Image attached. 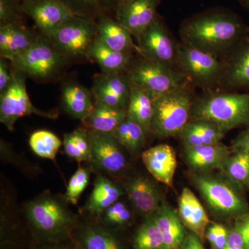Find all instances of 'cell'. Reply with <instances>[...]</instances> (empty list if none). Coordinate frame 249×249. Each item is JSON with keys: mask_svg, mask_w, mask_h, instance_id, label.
I'll return each mask as SVG.
<instances>
[{"mask_svg": "<svg viewBox=\"0 0 249 249\" xmlns=\"http://www.w3.org/2000/svg\"><path fill=\"white\" fill-rule=\"evenodd\" d=\"M27 76L12 68V78L0 94V122L8 130H14L16 121L31 114L55 119L57 114L37 109L31 103L26 88Z\"/></svg>", "mask_w": 249, "mask_h": 249, "instance_id": "cell-8", "label": "cell"}, {"mask_svg": "<svg viewBox=\"0 0 249 249\" xmlns=\"http://www.w3.org/2000/svg\"><path fill=\"white\" fill-rule=\"evenodd\" d=\"M91 145L93 160L101 169L107 173L122 171L127 164V159L122 145L112 133L88 131Z\"/></svg>", "mask_w": 249, "mask_h": 249, "instance_id": "cell-15", "label": "cell"}, {"mask_svg": "<svg viewBox=\"0 0 249 249\" xmlns=\"http://www.w3.org/2000/svg\"><path fill=\"white\" fill-rule=\"evenodd\" d=\"M95 104H103L127 110L130 83L127 73L102 72L93 78L92 88Z\"/></svg>", "mask_w": 249, "mask_h": 249, "instance_id": "cell-11", "label": "cell"}, {"mask_svg": "<svg viewBox=\"0 0 249 249\" xmlns=\"http://www.w3.org/2000/svg\"><path fill=\"white\" fill-rule=\"evenodd\" d=\"M18 1H19V2L21 3H26V2H30V1H40V0H18Z\"/></svg>", "mask_w": 249, "mask_h": 249, "instance_id": "cell-48", "label": "cell"}, {"mask_svg": "<svg viewBox=\"0 0 249 249\" xmlns=\"http://www.w3.org/2000/svg\"><path fill=\"white\" fill-rule=\"evenodd\" d=\"M68 60L45 36H41L25 52L10 62L14 70L37 81H47L58 76Z\"/></svg>", "mask_w": 249, "mask_h": 249, "instance_id": "cell-5", "label": "cell"}, {"mask_svg": "<svg viewBox=\"0 0 249 249\" xmlns=\"http://www.w3.org/2000/svg\"><path fill=\"white\" fill-rule=\"evenodd\" d=\"M26 16L33 19L42 35L49 37L63 23L76 16L59 0H40L23 3Z\"/></svg>", "mask_w": 249, "mask_h": 249, "instance_id": "cell-14", "label": "cell"}, {"mask_svg": "<svg viewBox=\"0 0 249 249\" xmlns=\"http://www.w3.org/2000/svg\"><path fill=\"white\" fill-rule=\"evenodd\" d=\"M233 152L244 151L249 154V129L241 132L232 142Z\"/></svg>", "mask_w": 249, "mask_h": 249, "instance_id": "cell-44", "label": "cell"}, {"mask_svg": "<svg viewBox=\"0 0 249 249\" xmlns=\"http://www.w3.org/2000/svg\"><path fill=\"white\" fill-rule=\"evenodd\" d=\"M248 186L249 187V183Z\"/></svg>", "mask_w": 249, "mask_h": 249, "instance_id": "cell-50", "label": "cell"}, {"mask_svg": "<svg viewBox=\"0 0 249 249\" xmlns=\"http://www.w3.org/2000/svg\"><path fill=\"white\" fill-rule=\"evenodd\" d=\"M193 181L210 211L219 218L238 217L249 212L241 187L224 174L196 173Z\"/></svg>", "mask_w": 249, "mask_h": 249, "instance_id": "cell-2", "label": "cell"}, {"mask_svg": "<svg viewBox=\"0 0 249 249\" xmlns=\"http://www.w3.org/2000/svg\"><path fill=\"white\" fill-rule=\"evenodd\" d=\"M124 188L135 209L147 217L152 215L163 201L157 186L144 177L130 178Z\"/></svg>", "mask_w": 249, "mask_h": 249, "instance_id": "cell-20", "label": "cell"}, {"mask_svg": "<svg viewBox=\"0 0 249 249\" xmlns=\"http://www.w3.org/2000/svg\"><path fill=\"white\" fill-rule=\"evenodd\" d=\"M127 116L124 109L94 103L93 110L83 123L91 130L112 133Z\"/></svg>", "mask_w": 249, "mask_h": 249, "instance_id": "cell-28", "label": "cell"}, {"mask_svg": "<svg viewBox=\"0 0 249 249\" xmlns=\"http://www.w3.org/2000/svg\"><path fill=\"white\" fill-rule=\"evenodd\" d=\"M235 227L242 235L246 248L249 249V211L237 217Z\"/></svg>", "mask_w": 249, "mask_h": 249, "instance_id": "cell-41", "label": "cell"}, {"mask_svg": "<svg viewBox=\"0 0 249 249\" xmlns=\"http://www.w3.org/2000/svg\"><path fill=\"white\" fill-rule=\"evenodd\" d=\"M112 134L123 147L133 153L142 148L146 134L142 126L128 116Z\"/></svg>", "mask_w": 249, "mask_h": 249, "instance_id": "cell-32", "label": "cell"}, {"mask_svg": "<svg viewBox=\"0 0 249 249\" xmlns=\"http://www.w3.org/2000/svg\"><path fill=\"white\" fill-rule=\"evenodd\" d=\"M97 37L96 22L74 16L59 27L47 38L67 60L88 59L89 49Z\"/></svg>", "mask_w": 249, "mask_h": 249, "instance_id": "cell-7", "label": "cell"}, {"mask_svg": "<svg viewBox=\"0 0 249 249\" xmlns=\"http://www.w3.org/2000/svg\"><path fill=\"white\" fill-rule=\"evenodd\" d=\"M193 119L215 123L226 132L249 125V92L215 93L199 100L193 109Z\"/></svg>", "mask_w": 249, "mask_h": 249, "instance_id": "cell-4", "label": "cell"}, {"mask_svg": "<svg viewBox=\"0 0 249 249\" xmlns=\"http://www.w3.org/2000/svg\"><path fill=\"white\" fill-rule=\"evenodd\" d=\"M240 1L245 7L249 9V0H240Z\"/></svg>", "mask_w": 249, "mask_h": 249, "instance_id": "cell-47", "label": "cell"}, {"mask_svg": "<svg viewBox=\"0 0 249 249\" xmlns=\"http://www.w3.org/2000/svg\"><path fill=\"white\" fill-rule=\"evenodd\" d=\"M60 244H47V245H45V247H42V249H71L69 248V247H65V246L60 245Z\"/></svg>", "mask_w": 249, "mask_h": 249, "instance_id": "cell-46", "label": "cell"}, {"mask_svg": "<svg viewBox=\"0 0 249 249\" xmlns=\"http://www.w3.org/2000/svg\"><path fill=\"white\" fill-rule=\"evenodd\" d=\"M89 180V172L86 168L79 167L69 181L65 199L73 205H77L80 196L88 186Z\"/></svg>", "mask_w": 249, "mask_h": 249, "instance_id": "cell-37", "label": "cell"}, {"mask_svg": "<svg viewBox=\"0 0 249 249\" xmlns=\"http://www.w3.org/2000/svg\"><path fill=\"white\" fill-rule=\"evenodd\" d=\"M152 216L163 236L164 249H181L187 235L178 211L163 199Z\"/></svg>", "mask_w": 249, "mask_h": 249, "instance_id": "cell-19", "label": "cell"}, {"mask_svg": "<svg viewBox=\"0 0 249 249\" xmlns=\"http://www.w3.org/2000/svg\"><path fill=\"white\" fill-rule=\"evenodd\" d=\"M130 1V0H117V6L118 5L124 4V3L127 2V1ZM117 7V6H116Z\"/></svg>", "mask_w": 249, "mask_h": 249, "instance_id": "cell-49", "label": "cell"}, {"mask_svg": "<svg viewBox=\"0 0 249 249\" xmlns=\"http://www.w3.org/2000/svg\"><path fill=\"white\" fill-rule=\"evenodd\" d=\"M81 249H122L119 240L108 229L98 226H86L78 235Z\"/></svg>", "mask_w": 249, "mask_h": 249, "instance_id": "cell-30", "label": "cell"}, {"mask_svg": "<svg viewBox=\"0 0 249 249\" xmlns=\"http://www.w3.org/2000/svg\"><path fill=\"white\" fill-rule=\"evenodd\" d=\"M227 83L236 88H249V34L236 45L227 67Z\"/></svg>", "mask_w": 249, "mask_h": 249, "instance_id": "cell-26", "label": "cell"}, {"mask_svg": "<svg viewBox=\"0 0 249 249\" xmlns=\"http://www.w3.org/2000/svg\"><path fill=\"white\" fill-rule=\"evenodd\" d=\"M134 249H164L163 236L152 215L139 228L133 242Z\"/></svg>", "mask_w": 249, "mask_h": 249, "instance_id": "cell-35", "label": "cell"}, {"mask_svg": "<svg viewBox=\"0 0 249 249\" xmlns=\"http://www.w3.org/2000/svg\"><path fill=\"white\" fill-rule=\"evenodd\" d=\"M103 222L109 227H120L129 222L131 213L124 203L116 201L103 213Z\"/></svg>", "mask_w": 249, "mask_h": 249, "instance_id": "cell-39", "label": "cell"}, {"mask_svg": "<svg viewBox=\"0 0 249 249\" xmlns=\"http://www.w3.org/2000/svg\"><path fill=\"white\" fill-rule=\"evenodd\" d=\"M26 214L36 236L44 243H61L70 237L75 227L73 215L50 196L30 201L26 207Z\"/></svg>", "mask_w": 249, "mask_h": 249, "instance_id": "cell-3", "label": "cell"}, {"mask_svg": "<svg viewBox=\"0 0 249 249\" xmlns=\"http://www.w3.org/2000/svg\"><path fill=\"white\" fill-rule=\"evenodd\" d=\"M178 213L185 227L204 240L209 225V216L200 201L188 188H183L178 197Z\"/></svg>", "mask_w": 249, "mask_h": 249, "instance_id": "cell-18", "label": "cell"}, {"mask_svg": "<svg viewBox=\"0 0 249 249\" xmlns=\"http://www.w3.org/2000/svg\"><path fill=\"white\" fill-rule=\"evenodd\" d=\"M229 231L220 224H213L206 229L205 237L213 249H223L227 245Z\"/></svg>", "mask_w": 249, "mask_h": 249, "instance_id": "cell-40", "label": "cell"}, {"mask_svg": "<svg viewBox=\"0 0 249 249\" xmlns=\"http://www.w3.org/2000/svg\"><path fill=\"white\" fill-rule=\"evenodd\" d=\"M97 36L107 47L124 53H131L134 45L132 36L125 28L110 16H103L96 22Z\"/></svg>", "mask_w": 249, "mask_h": 249, "instance_id": "cell-22", "label": "cell"}, {"mask_svg": "<svg viewBox=\"0 0 249 249\" xmlns=\"http://www.w3.org/2000/svg\"><path fill=\"white\" fill-rule=\"evenodd\" d=\"M181 249H205L202 245V240L196 234L191 232L185 238Z\"/></svg>", "mask_w": 249, "mask_h": 249, "instance_id": "cell-45", "label": "cell"}, {"mask_svg": "<svg viewBox=\"0 0 249 249\" xmlns=\"http://www.w3.org/2000/svg\"><path fill=\"white\" fill-rule=\"evenodd\" d=\"M9 60L1 58L0 60V92L9 84L12 78V70H10Z\"/></svg>", "mask_w": 249, "mask_h": 249, "instance_id": "cell-43", "label": "cell"}, {"mask_svg": "<svg viewBox=\"0 0 249 249\" xmlns=\"http://www.w3.org/2000/svg\"><path fill=\"white\" fill-rule=\"evenodd\" d=\"M76 16L97 22L103 16L115 18L117 0H59ZM113 18V17H112Z\"/></svg>", "mask_w": 249, "mask_h": 249, "instance_id": "cell-29", "label": "cell"}, {"mask_svg": "<svg viewBox=\"0 0 249 249\" xmlns=\"http://www.w3.org/2000/svg\"><path fill=\"white\" fill-rule=\"evenodd\" d=\"M223 163L220 170L222 174L240 186L249 183V154L244 151H235Z\"/></svg>", "mask_w": 249, "mask_h": 249, "instance_id": "cell-34", "label": "cell"}, {"mask_svg": "<svg viewBox=\"0 0 249 249\" xmlns=\"http://www.w3.org/2000/svg\"><path fill=\"white\" fill-rule=\"evenodd\" d=\"M180 65L191 77L201 84L216 80L222 71L220 62L214 54L185 45L177 49Z\"/></svg>", "mask_w": 249, "mask_h": 249, "instance_id": "cell-12", "label": "cell"}, {"mask_svg": "<svg viewBox=\"0 0 249 249\" xmlns=\"http://www.w3.org/2000/svg\"><path fill=\"white\" fill-rule=\"evenodd\" d=\"M160 0H130L118 5L115 19L138 41L157 17Z\"/></svg>", "mask_w": 249, "mask_h": 249, "instance_id": "cell-13", "label": "cell"}, {"mask_svg": "<svg viewBox=\"0 0 249 249\" xmlns=\"http://www.w3.org/2000/svg\"><path fill=\"white\" fill-rule=\"evenodd\" d=\"M130 81L155 98L183 88L181 76L170 67L145 58L127 71Z\"/></svg>", "mask_w": 249, "mask_h": 249, "instance_id": "cell-9", "label": "cell"}, {"mask_svg": "<svg viewBox=\"0 0 249 249\" xmlns=\"http://www.w3.org/2000/svg\"><path fill=\"white\" fill-rule=\"evenodd\" d=\"M181 32L186 45L214 54L237 45L249 29L236 15L213 11L188 21Z\"/></svg>", "mask_w": 249, "mask_h": 249, "instance_id": "cell-1", "label": "cell"}, {"mask_svg": "<svg viewBox=\"0 0 249 249\" xmlns=\"http://www.w3.org/2000/svg\"><path fill=\"white\" fill-rule=\"evenodd\" d=\"M129 83L130 96L127 106V116L138 123L145 133H149L155 111V96L130 80Z\"/></svg>", "mask_w": 249, "mask_h": 249, "instance_id": "cell-24", "label": "cell"}, {"mask_svg": "<svg viewBox=\"0 0 249 249\" xmlns=\"http://www.w3.org/2000/svg\"><path fill=\"white\" fill-rule=\"evenodd\" d=\"M227 132L212 121L193 119L187 124L179 135L183 146L194 147L221 142Z\"/></svg>", "mask_w": 249, "mask_h": 249, "instance_id": "cell-21", "label": "cell"}, {"mask_svg": "<svg viewBox=\"0 0 249 249\" xmlns=\"http://www.w3.org/2000/svg\"><path fill=\"white\" fill-rule=\"evenodd\" d=\"M130 55L109 48L97 36L89 49L88 59L96 62L102 72L125 73L130 65Z\"/></svg>", "mask_w": 249, "mask_h": 249, "instance_id": "cell-25", "label": "cell"}, {"mask_svg": "<svg viewBox=\"0 0 249 249\" xmlns=\"http://www.w3.org/2000/svg\"><path fill=\"white\" fill-rule=\"evenodd\" d=\"M191 112V95L184 88L155 98L150 133L163 138L180 134Z\"/></svg>", "mask_w": 249, "mask_h": 249, "instance_id": "cell-6", "label": "cell"}, {"mask_svg": "<svg viewBox=\"0 0 249 249\" xmlns=\"http://www.w3.org/2000/svg\"><path fill=\"white\" fill-rule=\"evenodd\" d=\"M137 43V50L152 61L170 67L177 58L178 52L173 40L159 16L142 33Z\"/></svg>", "mask_w": 249, "mask_h": 249, "instance_id": "cell-10", "label": "cell"}, {"mask_svg": "<svg viewBox=\"0 0 249 249\" xmlns=\"http://www.w3.org/2000/svg\"><path fill=\"white\" fill-rule=\"evenodd\" d=\"M145 168L157 181L172 187L178 166L176 152L168 144L150 147L142 153Z\"/></svg>", "mask_w": 249, "mask_h": 249, "instance_id": "cell-16", "label": "cell"}, {"mask_svg": "<svg viewBox=\"0 0 249 249\" xmlns=\"http://www.w3.org/2000/svg\"><path fill=\"white\" fill-rule=\"evenodd\" d=\"M7 24L9 31V44L4 53L0 54L1 58L11 61L19 54L25 52L38 40L41 36L37 35L24 24Z\"/></svg>", "mask_w": 249, "mask_h": 249, "instance_id": "cell-31", "label": "cell"}, {"mask_svg": "<svg viewBox=\"0 0 249 249\" xmlns=\"http://www.w3.org/2000/svg\"><path fill=\"white\" fill-rule=\"evenodd\" d=\"M29 142L36 155L51 160H55L62 145L60 139L48 130L36 131L30 136Z\"/></svg>", "mask_w": 249, "mask_h": 249, "instance_id": "cell-36", "label": "cell"}, {"mask_svg": "<svg viewBox=\"0 0 249 249\" xmlns=\"http://www.w3.org/2000/svg\"><path fill=\"white\" fill-rule=\"evenodd\" d=\"M122 188L103 176H98L88 202L87 211L95 215H101L124 195Z\"/></svg>", "mask_w": 249, "mask_h": 249, "instance_id": "cell-27", "label": "cell"}, {"mask_svg": "<svg viewBox=\"0 0 249 249\" xmlns=\"http://www.w3.org/2000/svg\"><path fill=\"white\" fill-rule=\"evenodd\" d=\"M64 149L67 156L78 161H92V152L88 132L77 129L64 135Z\"/></svg>", "mask_w": 249, "mask_h": 249, "instance_id": "cell-33", "label": "cell"}, {"mask_svg": "<svg viewBox=\"0 0 249 249\" xmlns=\"http://www.w3.org/2000/svg\"><path fill=\"white\" fill-rule=\"evenodd\" d=\"M185 160L196 173H210L220 169L228 157L231 155L229 147L222 142L211 145L184 147Z\"/></svg>", "mask_w": 249, "mask_h": 249, "instance_id": "cell-17", "label": "cell"}, {"mask_svg": "<svg viewBox=\"0 0 249 249\" xmlns=\"http://www.w3.org/2000/svg\"><path fill=\"white\" fill-rule=\"evenodd\" d=\"M223 249H247L242 235L235 227L229 231L227 245Z\"/></svg>", "mask_w": 249, "mask_h": 249, "instance_id": "cell-42", "label": "cell"}, {"mask_svg": "<svg viewBox=\"0 0 249 249\" xmlns=\"http://www.w3.org/2000/svg\"><path fill=\"white\" fill-rule=\"evenodd\" d=\"M22 3L18 0H0V25L5 24H24Z\"/></svg>", "mask_w": 249, "mask_h": 249, "instance_id": "cell-38", "label": "cell"}, {"mask_svg": "<svg viewBox=\"0 0 249 249\" xmlns=\"http://www.w3.org/2000/svg\"><path fill=\"white\" fill-rule=\"evenodd\" d=\"M62 102L65 111L84 122L94 107L92 93L83 85L68 82L62 88Z\"/></svg>", "mask_w": 249, "mask_h": 249, "instance_id": "cell-23", "label": "cell"}]
</instances>
